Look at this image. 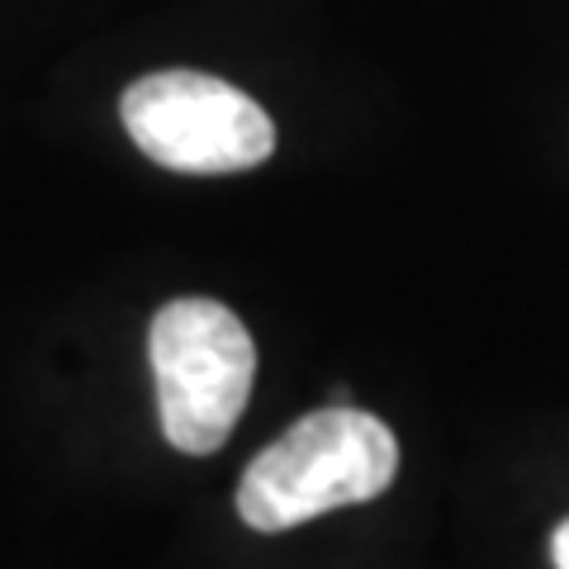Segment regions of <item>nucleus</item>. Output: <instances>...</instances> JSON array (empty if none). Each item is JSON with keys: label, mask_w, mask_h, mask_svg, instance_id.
<instances>
[{"label": "nucleus", "mask_w": 569, "mask_h": 569, "mask_svg": "<svg viewBox=\"0 0 569 569\" xmlns=\"http://www.w3.org/2000/svg\"><path fill=\"white\" fill-rule=\"evenodd\" d=\"M399 475L395 432L351 403L299 418L271 441L238 485V518L252 531H290L323 512L370 503Z\"/></svg>", "instance_id": "f257e3e1"}, {"label": "nucleus", "mask_w": 569, "mask_h": 569, "mask_svg": "<svg viewBox=\"0 0 569 569\" xmlns=\"http://www.w3.org/2000/svg\"><path fill=\"white\" fill-rule=\"evenodd\" d=\"M157 413L176 451H219L257 380V342L219 299H171L148 332Z\"/></svg>", "instance_id": "f03ea898"}, {"label": "nucleus", "mask_w": 569, "mask_h": 569, "mask_svg": "<svg viewBox=\"0 0 569 569\" xmlns=\"http://www.w3.org/2000/svg\"><path fill=\"white\" fill-rule=\"evenodd\" d=\"M123 129L148 162L186 176L252 171L276 152V123L252 96L204 71H152L119 100Z\"/></svg>", "instance_id": "7ed1b4c3"}, {"label": "nucleus", "mask_w": 569, "mask_h": 569, "mask_svg": "<svg viewBox=\"0 0 569 569\" xmlns=\"http://www.w3.org/2000/svg\"><path fill=\"white\" fill-rule=\"evenodd\" d=\"M550 556H556V569H569V518L556 527V537H550Z\"/></svg>", "instance_id": "20e7f679"}]
</instances>
